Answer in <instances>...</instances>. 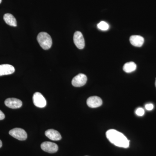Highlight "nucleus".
Segmentation results:
<instances>
[{"label": "nucleus", "mask_w": 156, "mask_h": 156, "mask_svg": "<svg viewBox=\"0 0 156 156\" xmlns=\"http://www.w3.org/2000/svg\"><path fill=\"white\" fill-rule=\"evenodd\" d=\"M106 136L111 143L120 147H129L130 140L122 133L114 130L110 129L107 131Z\"/></svg>", "instance_id": "f257e3e1"}, {"label": "nucleus", "mask_w": 156, "mask_h": 156, "mask_svg": "<svg viewBox=\"0 0 156 156\" xmlns=\"http://www.w3.org/2000/svg\"><path fill=\"white\" fill-rule=\"evenodd\" d=\"M39 44L44 50L50 49L52 45V40L49 34L45 32L40 33L37 37Z\"/></svg>", "instance_id": "f03ea898"}, {"label": "nucleus", "mask_w": 156, "mask_h": 156, "mask_svg": "<svg viewBox=\"0 0 156 156\" xmlns=\"http://www.w3.org/2000/svg\"><path fill=\"white\" fill-rule=\"evenodd\" d=\"M11 136L20 140H24L27 138V134L25 130L20 128H14L9 131Z\"/></svg>", "instance_id": "7ed1b4c3"}, {"label": "nucleus", "mask_w": 156, "mask_h": 156, "mask_svg": "<svg viewBox=\"0 0 156 156\" xmlns=\"http://www.w3.org/2000/svg\"><path fill=\"white\" fill-rule=\"evenodd\" d=\"M33 100L34 105L39 108H44L46 106L47 101L42 94L35 92L33 96Z\"/></svg>", "instance_id": "20e7f679"}, {"label": "nucleus", "mask_w": 156, "mask_h": 156, "mask_svg": "<svg viewBox=\"0 0 156 156\" xmlns=\"http://www.w3.org/2000/svg\"><path fill=\"white\" fill-rule=\"evenodd\" d=\"M87 81V78L86 75L80 73L73 78L72 84L75 87H83L86 84Z\"/></svg>", "instance_id": "39448f33"}, {"label": "nucleus", "mask_w": 156, "mask_h": 156, "mask_svg": "<svg viewBox=\"0 0 156 156\" xmlns=\"http://www.w3.org/2000/svg\"><path fill=\"white\" fill-rule=\"evenodd\" d=\"M41 148L43 151L49 153H54L58 150V146L56 144L49 141L42 143Z\"/></svg>", "instance_id": "423d86ee"}, {"label": "nucleus", "mask_w": 156, "mask_h": 156, "mask_svg": "<svg viewBox=\"0 0 156 156\" xmlns=\"http://www.w3.org/2000/svg\"><path fill=\"white\" fill-rule=\"evenodd\" d=\"M73 41L76 47L78 49L82 50L85 47V40L81 32L77 31L75 33L73 36Z\"/></svg>", "instance_id": "0eeeda50"}, {"label": "nucleus", "mask_w": 156, "mask_h": 156, "mask_svg": "<svg viewBox=\"0 0 156 156\" xmlns=\"http://www.w3.org/2000/svg\"><path fill=\"white\" fill-rule=\"evenodd\" d=\"M5 103L6 106L13 109L20 108L22 105V102L21 100L14 98H7L5 101Z\"/></svg>", "instance_id": "6e6552de"}, {"label": "nucleus", "mask_w": 156, "mask_h": 156, "mask_svg": "<svg viewBox=\"0 0 156 156\" xmlns=\"http://www.w3.org/2000/svg\"><path fill=\"white\" fill-rule=\"evenodd\" d=\"M87 104L89 107L95 108L102 105V99L98 96H94L89 97L87 100Z\"/></svg>", "instance_id": "1a4fd4ad"}, {"label": "nucleus", "mask_w": 156, "mask_h": 156, "mask_svg": "<svg viewBox=\"0 0 156 156\" xmlns=\"http://www.w3.org/2000/svg\"><path fill=\"white\" fill-rule=\"evenodd\" d=\"M14 71L15 69L13 66L9 64L0 65V76L11 74Z\"/></svg>", "instance_id": "9d476101"}, {"label": "nucleus", "mask_w": 156, "mask_h": 156, "mask_svg": "<svg viewBox=\"0 0 156 156\" xmlns=\"http://www.w3.org/2000/svg\"><path fill=\"white\" fill-rule=\"evenodd\" d=\"M45 135L49 139L53 140H59L61 139V134L56 130L53 129H48L45 131Z\"/></svg>", "instance_id": "9b49d317"}, {"label": "nucleus", "mask_w": 156, "mask_h": 156, "mask_svg": "<svg viewBox=\"0 0 156 156\" xmlns=\"http://www.w3.org/2000/svg\"><path fill=\"white\" fill-rule=\"evenodd\" d=\"M130 41L131 44L134 47H141L144 43V38L139 35L131 36L130 38Z\"/></svg>", "instance_id": "f8f14e48"}, {"label": "nucleus", "mask_w": 156, "mask_h": 156, "mask_svg": "<svg viewBox=\"0 0 156 156\" xmlns=\"http://www.w3.org/2000/svg\"><path fill=\"white\" fill-rule=\"evenodd\" d=\"M4 20L8 25L12 27H17V20L13 15L9 13L5 14L4 16Z\"/></svg>", "instance_id": "ddd939ff"}, {"label": "nucleus", "mask_w": 156, "mask_h": 156, "mask_svg": "<svg viewBox=\"0 0 156 156\" xmlns=\"http://www.w3.org/2000/svg\"><path fill=\"white\" fill-rule=\"evenodd\" d=\"M136 64L133 62H130L126 63L123 66V70L125 72L130 73L134 71L136 69Z\"/></svg>", "instance_id": "4468645a"}, {"label": "nucleus", "mask_w": 156, "mask_h": 156, "mask_svg": "<svg viewBox=\"0 0 156 156\" xmlns=\"http://www.w3.org/2000/svg\"><path fill=\"white\" fill-rule=\"evenodd\" d=\"M98 27L102 30H107L108 29L109 25L106 22L101 21L97 25Z\"/></svg>", "instance_id": "2eb2a0df"}, {"label": "nucleus", "mask_w": 156, "mask_h": 156, "mask_svg": "<svg viewBox=\"0 0 156 156\" xmlns=\"http://www.w3.org/2000/svg\"><path fill=\"white\" fill-rule=\"evenodd\" d=\"M136 114L137 115L142 116L144 115V109L141 108H137L136 111Z\"/></svg>", "instance_id": "dca6fc26"}, {"label": "nucleus", "mask_w": 156, "mask_h": 156, "mask_svg": "<svg viewBox=\"0 0 156 156\" xmlns=\"http://www.w3.org/2000/svg\"><path fill=\"white\" fill-rule=\"evenodd\" d=\"M145 108L148 111H151L154 108V105L152 104H147L145 105Z\"/></svg>", "instance_id": "f3484780"}, {"label": "nucleus", "mask_w": 156, "mask_h": 156, "mask_svg": "<svg viewBox=\"0 0 156 156\" xmlns=\"http://www.w3.org/2000/svg\"><path fill=\"white\" fill-rule=\"evenodd\" d=\"M5 118V115L2 111L0 110V120L4 119Z\"/></svg>", "instance_id": "a211bd4d"}, {"label": "nucleus", "mask_w": 156, "mask_h": 156, "mask_svg": "<svg viewBox=\"0 0 156 156\" xmlns=\"http://www.w3.org/2000/svg\"><path fill=\"white\" fill-rule=\"evenodd\" d=\"M2 140H0V148L2 147Z\"/></svg>", "instance_id": "6ab92c4d"}, {"label": "nucleus", "mask_w": 156, "mask_h": 156, "mask_svg": "<svg viewBox=\"0 0 156 156\" xmlns=\"http://www.w3.org/2000/svg\"><path fill=\"white\" fill-rule=\"evenodd\" d=\"M2 0H0V4H1V3H2Z\"/></svg>", "instance_id": "aec40b11"}, {"label": "nucleus", "mask_w": 156, "mask_h": 156, "mask_svg": "<svg viewBox=\"0 0 156 156\" xmlns=\"http://www.w3.org/2000/svg\"><path fill=\"white\" fill-rule=\"evenodd\" d=\"M155 86L156 87V82H155Z\"/></svg>", "instance_id": "412c9836"}, {"label": "nucleus", "mask_w": 156, "mask_h": 156, "mask_svg": "<svg viewBox=\"0 0 156 156\" xmlns=\"http://www.w3.org/2000/svg\"></svg>", "instance_id": "4be33fe9"}]
</instances>
